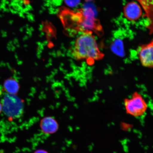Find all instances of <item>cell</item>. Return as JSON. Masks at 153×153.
Returning <instances> with one entry per match:
<instances>
[{
  "label": "cell",
  "instance_id": "obj_1",
  "mask_svg": "<svg viewBox=\"0 0 153 153\" xmlns=\"http://www.w3.org/2000/svg\"><path fill=\"white\" fill-rule=\"evenodd\" d=\"M59 15L65 29L70 31L71 35L79 32H90L101 36L104 33L100 21L96 18L94 12L91 9L73 10L62 8Z\"/></svg>",
  "mask_w": 153,
  "mask_h": 153
},
{
  "label": "cell",
  "instance_id": "obj_2",
  "mask_svg": "<svg viewBox=\"0 0 153 153\" xmlns=\"http://www.w3.org/2000/svg\"><path fill=\"white\" fill-rule=\"evenodd\" d=\"M71 54L76 60H86L89 65L101 60L105 56L99 49L94 34L90 32L82 33L76 38Z\"/></svg>",
  "mask_w": 153,
  "mask_h": 153
},
{
  "label": "cell",
  "instance_id": "obj_3",
  "mask_svg": "<svg viewBox=\"0 0 153 153\" xmlns=\"http://www.w3.org/2000/svg\"><path fill=\"white\" fill-rule=\"evenodd\" d=\"M124 104L126 113L136 117L143 116L148 108L146 101L137 91L133 94L131 98L124 99Z\"/></svg>",
  "mask_w": 153,
  "mask_h": 153
},
{
  "label": "cell",
  "instance_id": "obj_4",
  "mask_svg": "<svg viewBox=\"0 0 153 153\" xmlns=\"http://www.w3.org/2000/svg\"><path fill=\"white\" fill-rule=\"evenodd\" d=\"M3 111L7 117L11 119L20 117L23 114L24 105L16 95L7 94L2 102Z\"/></svg>",
  "mask_w": 153,
  "mask_h": 153
},
{
  "label": "cell",
  "instance_id": "obj_5",
  "mask_svg": "<svg viewBox=\"0 0 153 153\" xmlns=\"http://www.w3.org/2000/svg\"><path fill=\"white\" fill-rule=\"evenodd\" d=\"M137 55L142 65L145 68H152L153 66V42L141 45L137 50Z\"/></svg>",
  "mask_w": 153,
  "mask_h": 153
},
{
  "label": "cell",
  "instance_id": "obj_6",
  "mask_svg": "<svg viewBox=\"0 0 153 153\" xmlns=\"http://www.w3.org/2000/svg\"><path fill=\"white\" fill-rule=\"evenodd\" d=\"M139 4L135 2L128 3L124 7V16L127 20L134 22L140 18L143 14L142 9Z\"/></svg>",
  "mask_w": 153,
  "mask_h": 153
},
{
  "label": "cell",
  "instance_id": "obj_7",
  "mask_svg": "<svg viewBox=\"0 0 153 153\" xmlns=\"http://www.w3.org/2000/svg\"><path fill=\"white\" fill-rule=\"evenodd\" d=\"M142 7L145 13L144 16L147 20V28L150 33L152 34L153 32V0H136Z\"/></svg>",
  "mask_w": 153,
  "mask_h": 153
},
{
  "label": "cell",
  "instance_id": "obj_8",
  "mask_svg": "<svg viewBox=\"0 0 153 153\" xmlns=\"http://www.w3.org/2000/svg\"><path fill=\"white\" fill-rule=\"evenodd\" d=\"M40 126L43 132L47 134L55 133L58 128L56 120L50 117L43 118L40 123Z\"/></svg>",
  "mask_w": 153,
  "mask_h": 153
},
{
  "label": "cell",
  "instance_id": "obj_9",
  "mask_svg": "<svg viewBox=\"0 0 153 153\" xmlns=\"http://www.w3.org/2000/svg\"><path fill=\"white\" fill-rule=\"evenodd\" d=\"M3 88L7 94L16 95L20 89V85L17 80L11 78L5 80Z\"/></svg>",
  "mask_w": 153,
  "mask_h": 153
},
{
  "label": "cell",
  "instance_id": "obj_10",
  "mask_svg": "<svg viewBox=\"0 0 153 153\" xmlns=\"http://www.w3.org/2000/svg\"><path fill=\"white\" fill-rule=\"evenodd\" d=\"M66 4L70 7H76L79 4L80 0H65Z\"/></svg>",
  "mask_w": 153,
  "mask_h": 153
},
{
  "label": "cell",
  "instance_id": "obj_11",
  "mask_svg": "<svg viewBox=\"0 0 153 153\" xmlns=\"http://www.w3.org/2000/svg\"><path fill=\"white\" fill-rule=\"evenodd\" d=\"M34 153H48V152L45 150H39L36 151V152Z\"/></svg>",
  "mask_w": 153,
  "mask_h": 153
},
{
  "label": "cell",
  "instance_id": "obj_12",
  "mask_svg": "<svg viewBox=\"0 0 153 153\" xmlns=\"http://www.w3.org/2000/svg\"><path fill=\"white\" fill-rule=\"evenodd\" d=\"M3 111V107L2 104V103L0 102V114L1 113V112Z\"/></svg>",
  "mask_w": 153,
  "mask_h": 153
},
{
  "label": "cell",
  "instance_id": "obj_13",
  "mask_svg": "<svg viewBox=\"0 0 153 153\" xmlns=\"http://www.w3.org/2000/svg\"><path fill=\"white\" fill-rule=\"evenodd\" d=\"M85 1H93V0H85Z\"/></svg>",
  "mask_w": 153,
  "mask_h": 153
}]
</instances>
